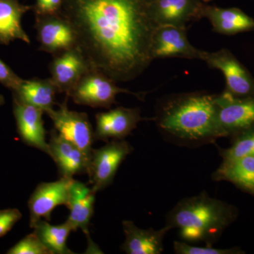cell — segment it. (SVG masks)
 <instances>
[{"instance_id":"obj_4","label":"cell","mask_w":254,"mask_h":254,"mask_svg":"<svg viewBox=\"0 0 254 254\" xmlns=\"http://www.w3.org/2000/svg\"><path fill=\"white\" fill-rule=\"evenodd\" d=\"M120 93L133 95L139 100L145 94L120 88L104 73L91 67L76 83L69 97L77 105L110 109L112 105L117 104L116 97Z\"/></svg>"},{"instance_id":"obj_5","label":"cell","mask_w":254,"mask_h":254,"mask_svg":"<svg viewBox=\"0 0 254 254\" xmlns=\"http://www.w3.org/2000/svg\"><path fill=\"white\" fill-rule=\"evenodd\" d=\"M217 137L235 136L254 127V96L237 98L224 91L216 94Z\"/></svg>"},{"instance_id":"obj_10","label":"cell","mask_w":254,"mask_h":254,"mask_svg":"<svg viewBox=\"0 0 254 254\" xmlns=\"http://www.w3.org/2000/svg\"><path fill=\"white\" fill-rule=\"evenodd\" d=\"M206 5L203 0H152L150 9L157 26L187 28L204 18Z\"/></svg>"},{"instance_id":"obj_26","label":"cell","mask_w":254,"mask_h":254,"mask_svg":"<svg viewBox=\"0 0 254 254\" xmlns=\"http://www.w3.org/2000/svg\"><path fill=\"white\" fill-rule=\"evenodd\" d=\"M174 251L177 254H237L243 252L237 248L217 249L212 247H198L188 245L185 242H174Z\"/></svg>"},{"instance_id":"obj_9","label":"cell","mask_w":254,"mask_h":254,"mask_svg":"<svg viewBox=\"0 0 254 254\" xmlns=\"http://www.w3.org/2000/svg\"><path fill=\"white\" fill-rule=\"evenodd\" d=\"M34 27L41 51L53 56L78 47L72 25L62 14L36 16Z\"/></svg>"},{"instance_id":"obj_23","label":"cell","mask_w":254,"mask_h":254,"mask_svg":"<svg viewBox=\"0 0 254 254\" xmlns=\"http://www.w3.org/2000/svg\"><path fill=\"white\" fill-rule=\"evenodd\" d=\"M35 233L51 252V254H72L66 242L70 232L73 231L67 221L59 225H52L46 220H39L33 227Z\"/></svg>"},{"instance_id":"obj_6","label":"cell","mask_w":254,"mask_h":254,"mask_svg":"<svg viewBox=\"0 0 254 254\" xmlns=\"http://www.w3.org/2000/svg\"><path fill=\"white\" fill-rule=\"evenodd\" d=\"M68 98L66 96L64 101L58 105V110L53 108L46 113L60 136L76 145L91 162L95 139L93 127L86 113L68 109Z\"/></svg>"},{"instance_id":"obj_13","label":"cell","mask_w":254,"mask_h":254,"mask_svg":"<svg viewBox=\"0 0 254 254\" xmlns=\"http://www.w3.org/2000/svg\"><path fill=\"white\" fill-rule=\"evenodd\" d=\"M72 179L61 177L59 180L43 182L37 186L28 202L30 211V227L44 218L51 220L52 212L59 205H67L68 191Z\"/></svg>"},{"instance_id":"obj_31","label":"cell","mask_w":254,"mask_h":254,"mask_svg":"<svg viewBox=\"0 0 254 254\" xmlns=\"http://www.w3.org/2000/svg\"><path fill=\"white\" fill-rule=\"evenodd\" d=\"M203 1H204V2L206 3L208 2V1H211V0H203Z\"/></svg>"},{"instance_id":"obj_2","label":"cell","mask_w":254,"mask_h":254,"mask_svg":"<svg viewBox=\"0 0 254 254\" xmlns=\"http://www.w3.org/2000/svg\"><path fill=\"white\" fill-rule=\"evenodd\" d=\"M216 94L191 92L168 95L157 105L153 121L171 143L200 146L216 141Z\"/></svg>"},{"instance_id":"obj_28","label":"cell","mask_w":254,"mask_h":254,"mask_svg":"<svg viewBox=\"0 0 254 254\" xmlns=\"http://www.w3.org/2000/svg\"><path fill=\"white\" fill-rule=\"evenodd\" d=\"M11 68L0 60V83L11 92L16 91L23 81Z\"/></svg>"},{"instance_id":"obj_19","label":"cell","mask_w":254,"mask_h":254,"mask_svg":"<svg viewBox=\"0 0 254 254\" xmlns=\"http://www.w3.org/2000/svg\"><path fill=\"white\" fill-rule=\"evenodd\" d=\"M204 18L211 23L213 31L232 36L254 31V19L237 8H220L206 5Z\"/></svg>"},{"instance_id":"obj_27","label":"cell","mask_w":254,"mask_h":254,"mask_svg":"<svg viewBox=\"0 0 254 254\" xmlns=\"http://www.w3.org/2000/svg\"><path fill=\"white\" fill-rule=\"evenodd\" d=\"M21 218L22 214L18 209L0 210V238L5 236Z\"/></svg>"},{"instance_id":"obj_20","label":"cell","mask_w":254,"mask_h":254,"mask_svg":"<svg viewBox=\"0 0 254 254\" xmlns=\"http://www.w3.org/2000/svg\"><path fill=\"white\" fill-rule=\"evenodd\" d=\"M32 8L21 4L18 0H0V44L8 46L15 40H21L27 44L31 43L21 20Z\"/></svg>"},{"instance_id":"obj_30","label":"cell","mask_w":254,"mask_h":254,"mask_svg":"<svg viewBox=\"0 0 254 254\" xmlns=\"http://www.w3.org/2000/svg\"><path fill=\"white\" fill-rule=\"evenodd\" d=\"M5 100L4 97L2 95L0 94V107L2 106L4 104Z\"/></svg>"},{"instance_id":"obj_3","label":"cell","mask_w":254,"mask_h":254,"mask_svg":"<svg viewBox=\"0 0 254 254\" xmlns=\"http://www.w3.org/2000/svg\"><path fill=\"white\" fill-rule=\"evenodd\" d=\"M235 207L205 191L180 200L166 216V226L177 229L182 240L212 247L237 217Z\"/></svg>"},{"instance_id":"obj_15","label":"cell","mask_w":254,"mask_h":254,"mask_svg":"<svg viewBox=\"0 0 254 254\" xmlns=\"http://www.w3.org/2000/svg\"><path fill=\"white\" fill-rule=\"evenodd\" d=\"M13 113L21 141L50 156L49 143L46 141L47 131L43 120L44 112L13 95Z\"/></svg>"},{"instance_id":"obj_25","label":"cell","mask_w":254,"mask_h":254,"mask_svg":"<svg viewBox=\"0 0 254 254\" xmlns=\"http://www.w3.org/2000/svg\"><path fill=\"white\" fill-rule=\"evenodd\" d=\"M8 254H51L34 232L23 237L22 240L7 251Z\"/></svg>"},{"instance_id":"obj_22","label":"cell","mask_w":254,"mask_h":254,"mask_svg":"<svg viewBox=\"0 0 254 254\" xmlns=\"http://www.w3.org/2000/svg\"><path fill=\"white\" fill-rule=\"evenodd\" d=\"M214 181H227L254 193V155L222 162L213 174Z\"/></svg>"},{"instance_id":"obj_29","label":"cell","mask_w":254,"mask_h":254,"mask_svg":"<svg viewBox=\"0 0 254 254\" xmlns=\"http://www.w3.org/2000/svg\"><path fill=\"white\" fill-rule=\"evenodd\" d=\"M32 6L36 16L61 14L64 0H35Z\"/></svg>"},{"instance_id":"obj_18","label":"cell","mask_w":254,"mask_h":254,"mask_svg":"<svg viewBox=\"0 0 254 254\" xmlns=\"http://www.w3.org/2000/svg\"><path fill=\"white\" fill-rule=\"evenodd\" d=\"M95 192L84 184L77 180H71L68 191V204L70 210L67 221L73 231L80 229L88 234L95 201Z\"/></svg>"},{"instance_id":"obj_17","label":"cell","mask_w":254,"mask_h":254,"mask_svg":"<svg viewBox=\"0 0 254 254\" xmlns=\"http://www.w3.org/2000/svg\"><path fill=\"white\" fill-rule=\"evenodd\" d=\"M125 241L122 249L127 254H160L164 251L163 242L165 235L170 230L166 226L154 230L137 227L131 220L123 222Z\"/></svg>"},{"instance_id":"obj_14","label":"cell","mask_w":254,"mask_h":254,"mask_svg":"<svg viewBox=\"0 0 254 254\" xmlns=\"http://www.w3.org/2000/svg\"><path fill=\"white\" fill-rule=\"evenodd\" d=\"M146 118H142L138 108L118 107L95 115V139L108 142L124 140ZM111 140V141H112Z\"/></svg>"},{"instance_id":"obj_7","label":"cell","mask_w":254,"mask_h":254,"mask_svg":"<svg viewBox=\"0 0 254 254\" xmlns=\"http://www.w3.org/2000/svg\"><path fill=\"white\" fill-rule=\"evenodd\" d=\"M133 150L125 139L112 140L93 149L88 175L93 191L97 193L113 183L120 165Z\"/></svg>"},{"instance_id":"obj_1","label":"cell","mask_w":254,"mask_h":254,"mask_svg":"<svg viewBox=\"0 0 254 254\" xmlns=\"http://www.w3.org/2000/svg\"><path fill=\"white\" fill-rule=\"evenodd\" d=\"M152 0H64L61 14L91 67L117 83L133 81L153 61Z\"/></svg>"},{"instance_id":"obj_8","label":"cell","mask_w":254,"mask_h":254,"mask_svg":"<svg viewBox=\"0 0 254 254\" xmlns=\"http://www.w3.org/2000/svg\"><path fill=\"white\" fill-rule=\"evenodd\" d=\"M200 60L209 67L220 70L226 83L225 91L237 98L254 96V78L250 71L230 50L210 52L202 50Z\"/></svg>"},{"instance_id":"obj_24","label":"cell","mask_w":254,"mask_h":254,"mask_svg":"<svg viewBox=\"0 0 254 254\" xmlns=\"http://www.w3.org/2000/svg\"><path fill=\"white\" fill-rule=\"evenodd\" d=\"M235 136L236 138L231 147L227 149H220L224 162L254 155V127Z\"/></svg>"},{"instance_id":"obj_12","label":"cell","mask_w":254,"mask_h":254,"mask_svg":"<svg viewBox=\"0 0 254 254\" xmlns=\"http://www.w3.org/2000/svg\"><path fill=\"white\" fill-rule=\"evenodd\" d=\"M187 28L158 26L153 37L151 55L153 60L165 58L200 60L202 50L190 44Z\"/></svg>"},{"instance_id":"obj_11","label":"cell","mask_w":254,"mask_h":254,"mask_svg":"<svg viewBox=\"0 0 254 254\" xmlns=\"http://www.w3.org/2000/svg\"><path fill=\"white\" fill-rule=\"evenodd\" d=\"M91 68L85 55L78 48L65 50L53 55L50 63L52 80L58 88L69 98V94L82 76Z\"/></svg>"},{"instance_id":"obj_21","label":"cell","mask_w":254,"mask_h":254,"mask_svg":"<svg viewBox=\"0 0 254 254\" xmlns=\"http://www.w3.org/2000/svg\"><path fill=\"white\" fill-rule=\"evenodd\" d=\"M58 88L51 78L23 80L13 95L24 103L41 109L44 113L53 109Z\"/></svg>"},{"instance_id":"obj_16","label":"cell","mask_w":254,"mask_h":254,"mask_svg":"<svg viewBox=\"0 0 254 254\" xmlns=\"http://www.w3.org/2000/svg\"><path fill=\"white\" fill-rule=\"evenodd\" d=\"M50 156L58 166L61 177L88 174L90 160L76 145L60 136L56 130L50 132Z\"/></svg>"}]
</instances>
